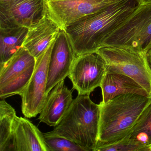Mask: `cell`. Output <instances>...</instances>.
I'll return each instance as SVG.
<instances>
[{"instance_id":"5","label":"cell","mask_w":151,"mask_h":151,"mask_svg":"<svg viewBox=\"0 0 151 151\" xmlns=\"http://www.w3.org/2000/svg\"><path fill=\"white\" fill-rule=\"evenodd\" d=\"M97 52L106 62L107 73H118L130 77L151 95V69L146 52L114 47H102Z\"/></svg>"},{"instance_id":"11","label":"cell","mask_w":151,"mask_h":151,"mask_svg":"<svg viewBox=\"0 0 151 151\" xmlns=\"http://www.w3.org/2000/svg\"><path fill=\"white\" fill-rule=\"evenodd\" d=\"M76 57L68 35L61 30L55 40L49 59L47 95L56 84L68 76Z\"/></svg>"},{"instance_id":"21","label":"cell","mask_w":151,"mask_h":151,"mask_svg":"<svg viewBox=\"0 0 151 151\" xmlns=\"http://www.w3.org/2000/svg\"><path fill=\"white\" fill-rule=\"evenodd\" d=\"M147 60L151 69V48H150L146 53Z\"/></svg>"},{"instance_id":"7","label":"cell","mask_w":151,"mask_h":151,"mask_svg":"<svg viewBox=\"0 0 151 151\" xmlns=\"http://www.w3.org/2000/svg\"><path fill=\"white\" fill-rule=\"evenodd\" d=\"M106 73V62L96 52L76 57L68 77L78 94L90 95L101 87Z\"/></svg>"},{"instance_id":"23","label":"cell","mask_w":151,"mask_h":151,"mask_svg":"<svg viewBox=\"0 0 151 151\" xmlns=\"http://www.w3.org/2000/svg\"><path fill=\"white\" fill-rule=\"evenodd\" d=\"M10 0H0V3H4V2H7Z\"/></svg>"},{"instance_id":"22","label":"cell","mask_w":151,"mask_h":151,"mask_svg":"<svg viewBox=\"0 0 151 151\" xmlns=\"http://www.w3.org/2000/svg\"><path fill=\"white\" fill-rule=\"evenodd\" d=\"M139 4H147L151 3V0H138Z\"/></svg>"},{"instance_id":"3","label":"cell","mask_w":151,"mask_h":151,"mask_svg":"<svg viewBox=\"0 0 151 151\" xmlns=\"http://www.w3.org/2000/svg\"><path fill=\"white\" fill-rule=\"evenodd\" d=\"M151 102V97L137 94H122L101 102L98 143L113 142L130 134Z\"/></svg>"},{"instance_id":"10","label":"cell","mask_w":151,"mask_h":151,"mask_svg":"<svg viewBox=\"0 0 151 151\" xmlns=\"http://www.w3.org/2000/svg\"><path fill=\"white\" fill-rule=\"evenodd\" d=\"M46 14V0H10L0 3V28L31 29Z\"/></svg>"},{"instance_id":"2","label":"cell","mask_w":151,"mask_h":151,"mask_svg":"<svg viewBox=\"0 0 151 151\" xmlns=\"http://www.w3.org/2000/svg\"><path fill=\"white\" fill-rule=\"evenodd\" d=\"M100 106L90 95H80L73 100L60 122L53 130L44 133L71 140L86 151H95L99 141Z\"/></svg>"},{"instance_id":"24","label":"cell","mask_w":151,"mask_h":151,"mask_svg":"<svg viewBox=\"0 0 151 151\" xmlns=\"http://www.w3.org/2000/svg\"><path fill=\"white\" fill-rule=\"evenodd\" d=\"M148 151H151V145H150L148 147Z\"/></svg>"},{"instance_id":"20","label":"cell","mask_w":151,"mask_h":151,"mask_svg":"<svg viewBox=\"0 0 151 151\" xmlns=\"http://www.w3.org/2000/svg\"><path fill=\"white\" fill-rule=\"evenodd\" d=\"M47 151H86L81 146L68 139L44 134Z\"/></svg>"},{"instance_id":"18","label":"cell","mask_w":151,"mask_h":151,"mask_svg":"<svg viewBox=\"0 0 151 151\" xmlns=\"http://www.w3.org/2000/svg\"><path fill=\"white\" fill-rule=\"evenodd\" d=\"M133 140L148 150L151 145V102L139 117L130 133Z\"/></svg>"},{"instance_id":"8","label":"cell","mask_w":151,"mask_h":151,"mask_svg":"<svg viewBox=\"0 0 151 151\" xmlns=\"http://www.w3.org/2000/svg\"><path fill=\"white\" fill-rule=\"evenodd\" d=\"M55 40L46 51L36 60L33 75L20 95L22 112L27 118L35 117L40 114L46 100L48 64Z\"/></svg>"},{"instance_id":"16","label":"cell","mask_w":151,"mask_h":151,"mask_svg":"<svg viewBox=\"0 0 151 151\" xmlns=\"http://www.w3.org/2000/svg\"><path fill=\"white\" fill-rule=\"evenodd\" d=\"M29 29L0 28V65L10 60L23 47Z\"/></svg>"},{"instance_id":"4","label":"cell","mask_w":151,"mask_h":151,"mask_svg":"<svg viewBox=\"0 0 151 151\" xmlns=\"http://www.w3.org/2000/svg\"><path fill=\"white\" fill-rule=\"evenodd\" d=\"M102 47H127L146 53L151 48V3L139 4L128 19L105 39Z\"/></svg>"},{"instance_id":"9","label":"cell","mask_w":151,"mask_h":151,"mask_svg":"<svg viewBox=\"0 0 151 151\" xmlns=\"http://www.w3.org/2000/svg\"><path fill=\"white\" fill-rule=\"evenodd\" d=\"M121 0H46L47 14L61 29Z\"/></svg>"},{"instance_id":"15","label":"cell","mask_w":151,"mask_h":151,"mask_svg":"<svg viewBox=\"0 0 151 151\" xmlns=\"http://www.w3.org/2000/svg\"><path fill=\"white\" fill-rule=\"evenodd\" d=\"M101 103H105L122 94H137L151 98V95L130 77L118 73H106L101 86Z\"/></svg>"},{"instance_id":"1","label":"cell","mask_w":151,"mask_h":151,"mask_svg":"<svg viewBox=\"0 0 151 151\" xmlns=\"http://www.w3.org/2000/svg\"><path fill=\"white\" fill-rule=\"evenodd\" d=\"M139 5L138 0H121L66 27L64 31L76 57L96 52L105 39L128 19Z\"/></svg>"},{"instance_id":"14","label":"cell","mask_w":151,"mask_h":151,"mask_svg":"<svg viewBox=\"0 0 151 151\" xmlns=\"http://www.w3.org/2000/svg\"><path fill=\"white\" fill-rule=\"evenodd\" d=\"M61 30L46 14L36 26L29 29L23 47L37 60L46 51Z\"/></svg>"},{"instance_id":"19","label":"cell","mask_w":151,"mask_h":151,"mask_svg":"<svg viewBox=\"0 0 151 151\" xmlns=\"http://www.w3.org/2000/svg\"><path fill=\"white\" fill-rule=\"evenodd\" d=\"M147 151L131 138L130 133L124 137L109 143L97 144L95 151Z\"/></svg>"},{"instance_id":"6","label":"cell","mask_w":151,"mask_h":151,"mask_svg":"<svg viewBox=\"0 0 151 151\" xmlns=\"http://www.w3.org/2000/svg\"><path fill=\"white\" fill-rule=\"evenodd\" d=\"M36 59L22 47L10 60L0 65V98L21 95L35 70Z\"/></svg>"},{"instance_id":"12","label":"cell","mask_w":151,"mask_h":151,"mask_svg":"<svg viewBox=\"0 0 151 151\" xmlns=\"http://www.w3.org/2000/svg\"><path fill=\"white\" fill-rule=\"evenodd\" d=\"M9 151H47L44 133L29 119L16 116Z\"/></svg>"},{"instance_id":"13","label":"cell","mask_w":151,"mask_h":151,"mask_svg":"<svg viewBox=\"0 0 151 151\" xmlns=\"http://www.w3.org/2000/svg\"><path fill=\"white\" fill-rule=\"evenodd\" d=\"M72 91L64 80L56 84L47 97L39 119L40 122L55 127L62 120L73 102Z\"/></svg>"},{"instance_id":"17","label":"cell","mask_w":151,"mask_h":151,"mask_svg":"<svg viewBox=\"0 0 151 151\" xmlns=\"http://www.w3.org/2000/svg\"><path fill=\"white\" fill-rule=\"evenodd\" d=\"M14 109L4 99L0 101V151H9L12 126L16 116Z\"/></svg>"}]
</instances>
